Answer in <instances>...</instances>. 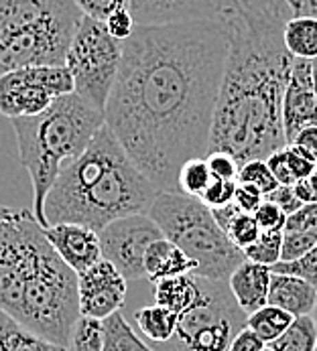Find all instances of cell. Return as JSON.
Instances as JSON below:
<instances>
[{
  "label": "cell",
  "mask_w": 317,
  "mask_h": 351,
  "mask_svg": "<svg viewBox=\"0 0 317 351\" xmlns=\"http://www.w3.org/2000/svg\"><path fill=\"white\" fill-rule=\"evenodd\" d=\"M230 49L215 19L137 25L106 106V124L161 191H179L183 162L210 152Z\"/></svg>",
  "instance_id": "6da1fadb"
},
{
  "label": "cell",
  "mask_w": 317,
  "mask_h": 351,
  "mask_svg": "<svg viewBox=\"0 0 317 351\" xmlns=\"http://www.w3.org/2000/svg\"><path fill=\"white\" fill-rule=\"evenodd\" d=\"M285 0H222L230 49L211 126L210 151L238 162L287 147L283 100L295 57L285 45Z\"/></svg>",
  "instance_id": "7a4b0ae2"
},
{
  "label": "cell",
  "mask_w": 317,
  "mask_h": 351,
  "mask_svg": "<svg viewBox=\"0 0 317 351\" xmlns=\"http://www.w3.org/2000/svg\"><path fill=\"white\" fill-rule=\"evenodd\" d=\"M0 308L61 348H69L80 319L78 272L61 260L27 207L0 205Z\"/></svg>",
  "instance_id": "3957f363"
},
{
  "label": "cell",
  "mask_w": 317,
  "mask_h": 351,
  "mask_svg": "<svg viewBox=\"0 0 317 351\" xmlns=\"http://www.w3.org/2000/svg\"><path fill=\"white\" fill-rule=\"evenodd\" d=\"M158 193L104 124L90 147L59 173L45 199L47 228L82 223L102 232L120 217L149 213Z\"/></svg>",
  "instance_id": "277c9868"
},
{
  "label": "cell",
  "mask_w": 317,
  "mask_h": 351,
  "mask_svg": "<svg viewBox=\"0 0 317 351\" xmlns=\"http://www.w3.org/2000/svg\"><path fill=\"white\" fill-rule=\"evenodd\" d=\"M10 124L21 165L31 177L33 213L47 228L45 199L51 187L59 173L90 147L106 124V112L73 92L57 98L45 112L12 118Z\"/></svg>",
  "instance_id": "5b68a950"
},
{
  "label": "cell",
  "mask_w": 317,
  "mask_h": 351,
  "mask_svg": "<svg viewBox=\"0 0 317 351\" xmlns=\"http://www.w3.org/2000/svg\"><path fill=\"white\" fill-rule=\"evenodd\" d=\"M82 16L75 0H0V75L29 65H65Z\"/></svg>",
  "instance_id": "8992f818"
},
{
  "label": "cell",
  "mask_w": 317,
  "mask_h": 351,
  "mask_svg": "<svg viewBox=\"0 0 317 351\" xmlns=\"http://www.w3.org/2000/svg\"><path fill=\"white\" fill-rule=\"evenodd\" d=\"M149 215L163 236L198 262L196 276L228 282L230 274L246 260L215 221L211 209L198 197L179 191H161Z\"/></svg>",
  "instance_id": "52a82bcc"
},
{
  "label": "cell",
  "mask_w": 317,
  "mask_h": 351,
  "mask_svg": "<svg viewBox=\"0 0 317 351\" xmlns=\"http://www.w3.org/2000/svg\"><path fill=\"white\" fill-rule=\"evenodd\" d=\"M202 278V276H200ZM248 315L236 302L228 282L202 278V299L179 317L175 335L155 351H228L232 339L246 327Z\"/></svg>",
  "instance_id": "ba28073f"
},
{
  "label": "cell",
  "mask_w": 317,
  "mask_h": 351,
  "mask_svg": "<svg viewBox=\"0 0 317 351\" xmlns=\"http://www.w3.org/2000/svg\"><path fill=\"white\" fill-rule=\"evenodd\" d=\"M120 61L122 41L108 33L102 21L84 14L65 55V67L73 77L75 94L106 112Z\"/></svg>",
  "instance_id": "9c48e42d"
},
{
  "label": "cell",
  "mask_w": 317,
  "mask_h": 351,
  "mask_svg": "<svg viewBox=\"0 0 317 351\" xmlns=\"http://www.w3.org/2000/svg\"><path fill=\"white\" fill-rule=\"evenodd\" d=\"M75 84L65 65H29L0 75V114L8 120L45 112Z\"/></svg>",
  "instance_id": "30bf717a"
},
{
  "label": "cell",
  "mask_w": 317,
  "mask_h": 351,
  "mask_svg": "<svg viewBox=\"0 0 317 351\" xmlns=\"http://www.w3.org/2000/svg\"><path fill=\"white\" fill-rule=\"evenodd\" d=\"M98 234L102 256L122 272L126 280L147 278L145 254L153 242L165 238L157 221L149 213L120 217Z\"/></svg>",
  "instance_id": "8fae6325"
},
{
  "label": "cell",
  "mask_w": 317,
  "mask_h": 351,
  "mask_svg": "<svg viewBox=\"0 0 317 351\" xmlns=\"http://www.w3.org/2000/svg\"><path fill=\"white\" fill-rule=\"evenodd\" d=\"M80 315L102 319L120 311L126 299V278L122 272L102 258L88 270L78 274Z\"/></svg>",
  "instance_id": "7c38bea8"
},
{
  "label": "cell",
  "mask_w": 317,
  "mask_h": 351,
  "mask_svg": "<svg viewBox=\"0 0 317 351\" xmlns=\"http://www.w3.org/2000/svg\"><path fill=\"white\" fill-rule=\"evenodd\" d=\"M283 126L289 145L303 128L317 126V96L314 90L312 59L295 57L293 61L283 100Z\"/></svg>",
  "instance_id": "4fadbf2b"
},
{
  "label": "cell",
  "mask_w": 317,
  "mask_h": 351,
  "mask_svg": "<svg viewBox=\"0 0 317 351\" xmlns=\"http://www.w3.org/2000/svg\"><path fill=\"white\" fill-rule=\"evenodd\" d=\"M45 234L61 260L78 274L100 262L102 244L100 234L82 223H53L45 228Z\"/></svg>",
  "instance_id": "5bb4252c"
},
{
  "label": "cell",
  "mask_w": 317,
  "mask_h": 351,
  "mask_svg": "<svg viewBox=\"0 0 317 351\" xmlns=\"http://www.w3.org/2000/svg\"><path fill=\"white\" fill-rule=\"evenodd\" d=\"M222 0H130L137 25H167L215 19Z\"/></svg>",
  "instance_id": "9a60e30c"
},
{
  "label": "cell",
  "mask_w": 317,
  "mask_h": 351,
  "mask_svg": "<svg viewBox=\"0 0 317 351\" xmlns=\"http://www.w3.org/2000/svg\"><path fill=\"white\" fill-rule=\"evenodd\" d=\"M272 280V268L253 260H244L228 278V287L240 308L250 315L268 304V291Z\"/></svg>",
  "instance_id": "2e32d148"
},
{
  "label": "cell",
  "mask_w": 317,
  "mask_h": 351,
  "mask_svg": "<svg viewBox=\"0 0 317 351\" xmlns=\"http://www.w3.org/2000/svg\"><path fill=\"white\" fill-rule=\"evenodd\" d=\"M317 302V289L301 276L272 272L268 304L285 308L293 317L312 315Z\"/></svg>",
  "instance_id": "e0dca14e"
},
{
  "label": "cell",
  "mask_w": 317,
  "mask_h": 351,
  "mask_svg": "<svg viewBox=\"0 0 317 351\" xmlns=\"http://www.w3.org/2000/svg\"><path fill=\"white\" fill-rule=\"evenodd\" d=\"M198 270V262L191 260L177 244L167 238H161L149 246L145 254V272L151 282L169 276L193 274Z\"/></svg>",
  "instance_id": "ac0fdd59"
},
{
  "label": "cell",
  "mask_w": 317,
  "mask_h": 351,
  "mask_svg": "<svg viewBox=\"0 0 317 351\" xmlns=\"http://www.w3.org/2000/svg\"><path fill=\"white\" fill-rule=\"evenodd\" d=\"M155 287V302L171 308L179 317L191 311L202 299V278L196 274L169 276L153 282Z\"/></svg>",
  "instance_id": "d6986e66"
},
{
  "label": "cell",
  "mask_w": 317,
  "mask_h": 351,
  "mask_svg": "<svg viewBox=\"0 0 317 351\" xmlns=\"http://www.w3.org/2000/svg\"><path fill=\"white\" fill-rule=\"evenodd\" d=\"M0 351H69L31 333L0 308Z\"/></svg>",
  "instance_id": "ffe728a7"
},
{
  "label": "cell",
  "mask_w": 317,
  "mask_h": 351,
  "mask_svg": "<svg viewBox=\"0 0 317 351\" xmlns=\"http://www.w3.org/2000/svg\"><path fill=\"white\" fill-rule=\"evenodd\" d=\"M137 327L139 331L153 343H165L169 341L179 325V315L173 313L171 308H165L161 304H151V306H143L137 311L134 315Z\"/></svg>",
  "instance_id": "44dd1931"
},
{
  "label": "cell",
  "mask_w": 317,
  "mask_h": 351,
  "mask_svg": "<svg viewBox=\"0 0 317 351\" xmlns=\"http://www.w3.org/2000/svg\"><path fill=\"white\" fill-rule=\"evenodd\" d=\"M285 45L293 57L317 59V16H291L285 25Z\"/></svg>",
  "instance_id": "7402d4cb"
},
{
  "label": "cell",
  "mask_w": 317,
  "mask_h": 351,
  "mask_svg": "<svg viewBox=\"0 0 317 351\" xmlns=\"http://www.w3.org/2000/svg\"><path fill=\"white\" fill-rule=\"evenodd\" d=\"M102 351H155L147 346L134 331L132 325L118 311L104 319V350Z\"/></svg>",
  "instance_id": "603a6c76"
},
{
  "label": "cell",
  "mask_w": 317,
  "mask_h": 351,
  "mask_svg": "<svg viewBox=\"0 0 317 351\" xmlns=\"http://www.w3.org/2000/svg\"><path fill=\"white\" fill-rule=\"evenodd\" d=\"M293 319L295 317L291 313H287L285 308H279L274 304H264L263 308L248 315L246 327H250L268 346L287 331V327L293 323Z\"/></svg>",
  "instance_id": "cb8c5ba5"
},
{
  "label": "cell",
  "mask_w": 317,
  "mask_h": 351,
  "mask_svg": "<svg viewBox=\"0 0 317 351\" xmlns=\"http://www.w3.org/2000/svg\"><path fill=\"white\" fill-rule=\"evenodd\" d=\"M274 351H316L317 348V323L312 315L295 317L287 331L268 343Z\"/></svg>",
  "instance_id": "d4e9b609"
},
{
  "label": "cell",
  "mask_w": 317,
  "mask_h": 351,
  "mask_svg": "<svg viewBox=\"0 0 317 351\" xmlns=\"http://www.w3.org/2000/svg\"><path fill=\"white\" fill-rule=\"evenodd\" d=\"M211 171L208 167L206 156H196L189 158L187 162H183V167L179 169V177H177V185H179V193H185L189 197H202V193L208 189L211 183Z\"/></svg>",
  "instance_id": "484cf974"
},
{
  "label": "cell",
  "mask_w": 317,
  "mask_h": 351,
  "mask_svg": "<svg viewBox=\"0 0 317 351\" xmlns=\"http://www.w3.org/2000/svg\"><path fill=\"white\" fill-rule=\"evenodd\" d=\"M69 351H102L104 350V321L80 315L69 337Z\"/></svg>",
  "instance_id": "4316f807"
},
{
  "label": "cell",
  "mask_w": 317,
  "mask_h": 351,
  "mask_svg": "<svg viewBox=\"0 0 317 351\" xmlns=\"http://www.w3.org/2000/svg\"><path fill=\"white\" fill-rule=\"evenodd\" d=\"M224 232L228 234L232 244L238 246L242 252L246 250L248 246H253L259 240V236L263 234L257 217L253 213H244V211H236Z\"/></svg>",
  "instance_id": "83f0119b"
},
{
  "label": "cell",
  "mask_w": 317,
  "mask_h": 351,
  "mask_svg": "<svg viewBox=\"0 0 317 351\" xmlns=\"http://www.w3.org/2000/svg\"><path fill=\"white\" fill-rule=\"evenodd\" d=\"M281 252H283V232H263L259 240L244 250L246 260L274 266L281 262Z\"/></svg>",
  "instance_id": "f1b7e54d"
},
{
  "label": "cell",
  "mask_w": 317,
  "mask_h": 351,
  "mask_svg": "<svg viewBox=\"0 0 317 351\" xmlns=\"http://www.w3.org/2000/svg\"><path fill=\"white\" fill-rule=\"evenodd\" d=\"M238 183H248V185L259 187L264 193V197L270 195L279 187V181L270 173L264 158H250V160L242 162L240 171H238Z\"/></svg>",
  "instance_id": "f546056e"
},
{
  "label": "cell",
  "mask_w": 317,
  "mask_h": 351,
  "mask_svg": "<svg viewBox=\"0 0 317 351\" xmlns=\"http://www.w3.org/2000/svg\"><path fill=\"white\" fill-rule=\"evenodd\" d=\"M317 232L316 230H285L283 232V252L281 262H293L303 258L305 254L316 248Z\"/></svg>",
  "instance_id": "4dcf8cb0"
},
{
  "label": "cell",
  "mask_w": 317,
  "mask_h": 351,
  "mask_svg": "<svg viewBox=\"0 0 317 351\" xmlns=\"http://www.w3.org/2000/svg\"><path fill=\"white\" fill-rule=\"evenodd\" d=\"M272 272H283V274H295L305 278L307 282H312L317 289V244L309 254H305L299 260L293 262H279L272 266Z\"/></svg>",
  "instance_id": "1f68e13d"
},
{
  "label": "cell",
  "mask_w": 317,
  "mask_h": 351,
  "mask_svg": "<svg viewBox=\"0 0 317 351\" xmlns=\"http://www.w3.org/2000/svg\"><path fill=\"white\" fill-rule=\"evenodd\" d=\"M208 167L213 179H226V181H238L240 162L234 154L226 151H210L206 154Z\"/></svg>",
  "instance_id": "d6a6232c"
},
{
  "label": "cell",
  "mask_w": 317,
  "mask_h": 351,
  "mask_svg": "<svg viewBox=\"0 0 317 351\" xmlns=\"http://www.w3.org/2000/svg\"><path fill=\"white\" fill-rule=\"evenodd\" d=\"M236 187H238V181L211 179V183L208 185V189L202 193V197H200V199L204 201L210 209L224 207V205H228V203H232V201H234Z\"/></svg>",
  "instance_id": "836d02e7"
},
{
  "label": "cell",
  "mask_w": 317,
  "mask_h": 351,
  "mask_svg": "<svg viewBox=\"0 0 317 351\" xmlns=\"http://www.w3.org/2000/svg\"><path fill=\"white\" fill-rule=\"evenodd\" d=\"M255 217H257L263 232H283L289 215L274 201L264 197L263 205L255 211Z\"/></svg>",
  "instance_id": "e575fe53"
},
{
  "label": "cell",
  "mask_w": 317,
  "mask_h": 351,
  "mask_svg": "<svg viewBox=\"0 0 317 351\" xmlns=\"http://www.w3.org/2000/svg\"><path fill=\"white\" fill-rule=\"evenodd\" d=\"M75 4L86 16L102 21V23L116 10L130 8V0H75Z\"/></svg>",
  "instance_id": "d590c367"
},
{
  "label": "cell",
  "mask_w": 317,
  "mask_h": 351,
  "mask_svg": "<svg viewBox=\"0 0 317 351\" xmlns=\"http://www.w3.org/2000/svg\"><path fill=\"white\" fill-rule=\"evenodd\" d=\"M106 29L112 37H116L118 41H126L134 29H137V21L132 16V10L130 8H122V10H116L112 16H108L104 21Z\"/></svg>",
  "instance_id": "8d00e7d4"
},
{
  "label": "cell",
  "mask_w": 317,
  "mask_h": 351,
  "mask_svg": "<svg viewBox=\"0 0 317 351\" xmlns=\"http://www.w3.org/2000/svg\"><path fill=\"white\" fill-rule=\"evenodd\" d=\"M264 160H266V165H268L270 173L274 175V179L279 181V185L293 187V185L297 183V181H295V177H293V173H291V169H289V162H287V147H283V149H279V151L270 152Z\"/></svg>",
  "instance_id": "74e56055"
},
{
  "label": "cell",
  "mask_w": 317,
  "mask_h": 351,
  "mask_svg": "<svg viewBox=\"0 0 317 351\" xmlns=\"http://www.w3.org/2000/svg\"><path fill=\"white\" fill-rule=\"evenodd\" d=\"M264 201V193L255 187V185H248V183H238L236 187V195H234V205L244 211V213H253L263 205Z\"/></svg>",
  "instance_id": "f35d334b"
},
{
  "label": "cell",
  "mask_w": 317,
  "mask_h": 351,
  "mask_svg": "<svg viewBox=\"0 0 317 351\" xmlns=\"http://www.w3.org/2000/svg\"><path fill=\"white\" fill-rule=\"evenodd\" d=\"M285 230H289V232H293V230H316L317 232V201L305 203L299 211L291 213L287 217Z\"/></svg>",
  "instance_id": "ab89813d"
},
{
  "label": "cell",
  "mask_w": 317,
  "mask_h": 351,
  "mask_svg": "<svg viewBox=\"0 0 317 351\" xmlns=\"http://www.w3.org/2000/svg\"><path fill=\"white\" fill-rule=\"evenodd\" d=\"M291 147L303 156H307L309 160L317 162V126H309L297 132V136L291 141Z\"/></svg>",
  "instance_id": "60d3db41"
},
{
  "label": "cell",
  "mask_w": 317,
  "mask_h": 351,
  "mask_svg": "<svg viewBox=\"0 0 317 351\" xmlns=\"http://www.w3.org/2000/svg\"><path fill=\"white\" fill-rule=\"evenodd\" d=\"M287 162H289V169L295 177V181L299 179H309V175L314 173L317 162L309 160L307 156H303L299 151H295L291 145H287Z\"/></svg>",
  "instance_id": "b9f144b4"
},
{
  "label": "cell",
  "mask_w": 317,
  "mask_h": 351,
  "mask_svg": "<svg viewBox=\"0 0 317 351\" xmlns=\"http://www.w3.org/2000/svg\"><path fill=\"white\" fill-rule=\"evenodd\" d=\"M266 199L274 201L287 215H291V213H295V211H299L303 207L301 199L295 195L293 187H287V185H279L270 195H266Z\"/></svg>",
  "instance_id": "7bdbcfd3"
},
{
  "label": "cell",
  "mask_w": 317,
  "mask_h": 351,
  "mask_svg": "<svg viewBox=\"0 0 317 351\" xmlns=\"http://www.w3.org/2000/svg\"><path fill=\"white\" fill-rule=\"evenodd\" d=\"M266 346L263 339L250 329V327H244L242 331H238V335L232 339L228 351H261Z\"/></svg>",
  "instance_id": "ee69618b"
},
{
  "label": "cell",
  "mask_w": 317,
  "mask_h": 351,
  "mask_svg": "<svg viewBox=\"0 0 317 351\" xmlns=\"http://www.w3.org/2000/svg\"><path fill=\"white\" fill-rule=\"evenodd\" d=\"M293 191H295V195L301 199L303 205H305V203H314V201H317L316 189H314V185L309 183V179H299V181L293 185Z\"/></svg>",
  "instance_id": "f6af8a7d"
},
{
  "label": "cell",
  "mask_w": 317,
  "mask_h": 351,
  "mask_svg": "<svg viewBox=\"0 0 317 351\" xmlns=\"http://www.w3.org/2000/svg\"><path fill=\"white\" fill-rule=\"evenodd\" d=\"M285 2L295 16L305 14V10H314L317 6V0H285Z\"/></svg>",
  "instance_id": "bcb514c9"
},
{
  "label": "cell",
  "mask_w": 317,
  "mask_h": 351,
  "mask_svg": "<svg viewBox=\"0 0 317 351\" xmlns=\"http://www.w3.org/2000/svg\"><path fill=\"white\" fill-rule=\"evenodd\" d=\"M312 71H314V90L317 96V59H312Z\"/></svg>",
  "instance_id": "7dc6e473"
},
{
  "label": "cell",
  "mask_w": 317,
  "mask_h": 351,
  "mask_svg": "<svg viewBox=\"0 0 317 351\" xmlns=\"http://www.w3.org/2000/svg\"><path fill=\"white\" fill-rule=\"evenodd\" d=\"M309 183L314 185V189H316V193H317V165H316V169H314V173L309 175Z\"/></svg>",
  "instance_id": "c3c4849f"
},
{
  "label": "cell",
  "mask_w": 317,
  "mask_h": 351,
  "mask_svg": "<svg viewBox=\"0 0 317 351\" xmlns=\"http://www.w3.org/2000/svg\"><path fill=\"white\" fill-rule=\"evenodd\" d=\"M312 317L316 319V323H317V302H316V308H314V313H312Z\"/></svg>",
  "instance_id": "681fc988"
},
{
  "label": "cell",
  "mask_w": 317,
  "mask_h": 351,
  "mask_svg": "<svg viewBox=\"0 0 317 351\" xmlns=\"http://www.w3.org/2000/svg\"><path fill=\"white\" fill-rule=\"evenodd\" d=\"M261 351H274V350H272L270 346H264V348H263V350H261Z\"/></svg>",
  "instance_id": "f907efd6"
},
{
  "label": "cell",
  "mask_w": 317,
  "mask_h": 351,
  "mask_svg": "<svg viewBox=\"0 0 317 351\" xmlns=\"http://www.w3.org/2000/svg\"><path fill=\"white\" fill-rule=\"evenodd\" d=\"M316 351H317V348H316Z\"/></svg>",
  "instance_id": "816d5d0a"
}]
</instances>
